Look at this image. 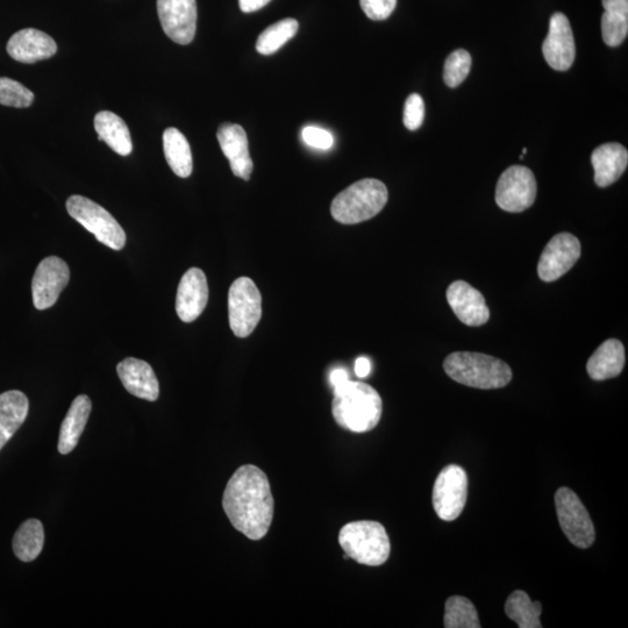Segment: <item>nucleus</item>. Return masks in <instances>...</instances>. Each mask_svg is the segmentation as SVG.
I'll return each mask as SVG.
<instances>
[{"label":"nucleus","mask_w":628,"mask_h":628,"mask_svg":"<svg viewBox=\"0 0 628 628\" xmlns=\"http://www.w3.org/2000/svg\"><path fill=\"white\" fill-rule=\"evenodd\" d=\"M542 54L549 67L566 71L572 68L576 57V45L572 26L565 14L556 12L549 21V30Z\"/></svg>","instance_id":"4468645a"},{"label":"nucleus","mask_w":628,"mask_h":628,"mask_svg":"<svg viewBox=\"0 0 628 628\" xmlns=\"http://www.w3.org/2000/svg\"><path fill=\"white\" fill-rule=\"evenodd\" d=\"M298 32V21L284 19L263 31L256 42V51L262 55H271L280 51Z\"/></svg>","instance_id":"c85d7f7f"},{"label":"nucleus","mask_w":628,"mask_h":628,"mask_svg":"<svg viewBox=\"0 0 628 628\" xmlns=\"http://www.w3.org/2000/svg\"><path fill=\"white\" fill-rule=\"evenodd\" d=\"M537 192V180L532 171L523 166H512L499 177L496 203L506 212H524L534 204Z\"/></svg>","instance_id":"9d476101"},{"label":"nucleus","mask_w":628,"mask_h":628,"mask_svg":"<svg viewBox=\"0 0 628 628\" xmlns=\"http://www.w3.org/2000/svg\"><path fill=\"white\" fill-rule=\"evenodd\" d=\"M164 33L178 45H189L197 30L196 0H157Z\"/></svg>","instance_id":"f8f14e48"},{"label":"nucleus","mask_w":628,"mask_h":628,"mask_svg":"<svg viewBox=\"0 0 628 628\" xmlns=\"http://www.w3.org/2000/svg\"><path fill=\"white\" fill-rule=\"evenodd\" d=\"M591 163L595 169V182L598 187H610L622 177L627 168V149L617 142L604 144L592 153Z\"/></svg>","instance_id":"aec40b11"},{"label":"nucleus","mask_w":628,"mask_h":628,"mask_svg":"<svg viewBox=\"0 0 628 628\" xmlns=\"http://www.w3.org/2000/svg\"><path fill=\"white\" fill-rule=\"evenodd\" d=\"M6 51L21 63H35L51 59L57 52L56 42L45 32L35 28H25L14 33L7 42Z\"/></svg>","instance_id":"a211bd4d"},{"label":"nucleus","mask_w":628,"mask_h":628,"mask_svg":"<svg viewBox=\"0 0 628 628\" xmlns=\"http://www.w3.org/2000/svg\"><path fill=\"white\" fill-rule=\"evenodd\" d=\"M262 297L258 287L248 277H240L228 292V317L232 331L239 338H247L260 323Z\"/></svg>","instance_id":"0eeeda50"},{"label":"nucleus","mask_w":628,"mask_h":628,"mask_svg":"<svg viewBox=\"0 0 628 628\" xmlns=\"http://www.w3.org/2000/svg\"><path fill=\"white\" fill-rule=\"evenodd\" d=\"M555 506L562 531L573 545L584 549L594 544V523L573 490L561 488L556 491Z\"/></svg>","instance_id":"6e6552de"},{"label":"nucleus","mask_w":628,"mask_h":628,"mask_svg":"<svg viewBox=\"0 0 628 628\" xmlns=\"http://www.w3.org/2000/svg\"><path fill=\"white\" fill-rule=\"evenodd\" d=\"M425 119L424 99L418 94H412L406 99L404 105V125L410 131H417L423 125Z\"/></svg>","instance_id":"473e14b6"},{"label":"nucleus","mask_w":628,"mask_h":628,"mask_svg":"<svg viewBox=\"0 0 628 628\" xmlns=\"http://www.w3.org/2000/svg\"><path fill=\"white\" fill-rule=\"evenodd\" d=\"M70 280L68 264L57 256L42 260L35 270L32 281V296L35 309L52 308Z\"/></svg>","instance_id":"9b49d317"},{"label":"nucleus","mask_w":628,"mask_h":628,"mask_svg":"<svg viewBox=\"0 0 628 628\" xmlns=\"http://www.w3.org/2000/svg\"><path fill=\"white\" fill-rule=\"evenodd\" d=\"M625 347L619 340L603 342L591 355L587 370L594 381H605L622 374L625 367Z\"/></svg>","instance_id":"412c9836"},{"label":"nucleus","mask_w":628,"mask_h":628,"mask_svg":"<svg viewBox=\"0 0 628 628\" xmlns=\"http://www.w3.org/2000/svg\"><path fill=\"white\" fill-rule=\"evenodd\" d=\"M164 156L171 170L178 177L187 178L192 174L194 162L189 142L177 128H167L163 133Z\"/></svg>","instance_id":"393cba45"},{"label":"nucleus","mask_w":628,"mask_h":628,"mask_svg":"<svg viewBox=\"0 0 628 628\" xmlns=\"http://www.w3.org/2000/svg\"><path fill=\"white\" fill-rule=\"evenodd\" d=\"M223 508L235 530L251 540L266 537L275 508L267 475L253 465L240 467L226 485Z\"/></svg>","instance_id":"f257e3e1"},{"label":"nucleus","mask_w":628,"mask_h":628,"mask_svg":"<svg viewBox=\"0 0 628 628\" xmlns=\"http://www.w3.org/2000/svg\"><path fill=\"white\" fill-rule=\"evenodd\" d=\"M385 184L373 178L356 182L333 199L332 217L340 224L355 225L377 216L387 204Z\"/></svg>","instance_id":"20e7f679"},{"label":"nucleus","mask_w":628,"mask_h":628,"mask_svg":"<svg viewBox=\"0 0 628 628\" xmlns=\"http://www.w3.org/2000/svg\"><path fill=\"white\" fill-rule=\"evenodd\" d=\"M527 153V148L523 149V154L525 155Z\"/></svg>","instance_id":"58836bf2"},{"label":"nucleus","mask_w":628,"mask_h":628,"mask_svg":"<svg viewBox=\"0 0 628 628\" xmlns=\"http://www.w3.org/2000/svg\"><path fill=\"white\" fill-rule=\"evenodd\" d=\"M117 373L124 388L131 395L148 402H155L159 398V381L146 361L127 358L119 363Z\"/></svg>","instance_id":"6ab92c4d"},{"label":"nucleus","mask_w":628,"mask_h":628,"mask_svg":"<svg viewBox=\"0 0 628 628\" xmlns=\"http://www.w3.org/2000/svg\"><path fill=\"white\" fill-rule=\"evenodd\" d=\"M444 623L446 628L481 627L475 605L461 596H453L446 602Z\"/></svg>","instance_id":"c756f323"},{"label":"nucleus","mask_w":628,"mask_h":628,"mask_svg":"<svg viewBox=\"0 0 628 628\" xmlns=\"http://www.w3.org/2000/svg\"><path fill=\"white\" fill-rule=\"evenodd\" d=\"M360 4L369 19L382 21L395 11L397 0H360Z\"/></svg>","instance_id":"72a5a7b5"},{"label":"nucleus","mask_w":628,"mask_h":628,"mask_svg":"<svg viewBox=\"0 0 628 628\" xmlns=\"http://www.w3.org/2000/svg\"><path fill=\"white\" fill-rule=\"evenodd\" d=\"M67 211L85 230L94 234L103 245L120 251L126 245V233L112 214L91 199L71 196L67 201Z\"/></svg>","instance_id":"423d86ee"},{"label":"nucleus","mask_w":628,"mask_h":628,"mask_svg":"<svg viewBox=\"0 0 628 628\" xmlns=\"http://www.w3.org/2000/svg\"><path fill=\"white\" fill-rule=\"evenodd\" d=\"M444 368L452 380L470 388L501 389L512 380L509 365L494 356L482 353H453L447 356Z\"/></svg>","instance_id":"7ed1b4c3"},{"label":"nucleus","mask_w":628,"mask_h":628,"mask_svg":"<svg viewBox=\"0 0 628 628\" xmlns=\"http://www.w3.org/2000/svg\"><path fill=\"white\" fill-rule=\"evenodd\" d=\"M302 139L306 145L320 149V151H327V149H331L334 145L332 133L316 126L303 128Z\"/></svg>","instance_id":"f704fd0d"},{"label":"nucleus","mask_w":628,"mask_h":628,"mask_svg":"<svg viewBox=\"0 0 628 628\" xmlns=\"http://www.w3.org/2000/svg\"><path fill=\"white\" fill-rule=\"evenodd\" d=\"M44 525L38 519H28L21 524L13 537V552L23 562H31L38 558L44 548Z\"/></svg>","instance_id":"bb28decb"},{"label":"nucleus","mask_w":628,"mask_h":628,"mask_svg":"<svg viewBox=\"0 0 628 628\" xmlns=\"http://www.w3.org/2000/svg\"><path fill=\"white\" fill-rule=\"evenodd\" d=\"M333 389L332 415L339 426L354 433H366L380 423L383 403L373 387L348 380Z\"/></svg>","instance_id":"f03ea898"},{"label":"nucleus","mask_w":628,"mask_h":628,"mask_svg":"<svg viewBox=\"0 0 628 628\" xmlns=\"http://www.w3.org/2000/svg\"><path fill=\"white\" fill-rule=\"evenodd\" d=\"M470 54L465 49H458L447 57L444 70V80L449 88L459 87L465 82L471 69Z\"/></svg>","instance_id":"2f4dec72"},{"label":"nucleus","mask_w":628,"mask_h":628,"mask_svg":"<svg viewBox=\"0 0 628 628\" xmlns=\"http://www.w3.org/2000/svg\"><path fill=\"white\" fill-rule=\"evenodd\" d=\"M339 544L349 559L361 565L378 567L388 561L390 539L382 524L361 520L341 528Z\"/></svg>","instance_id":"39448f33"},{"label":"nucleus","mask_w":628,"mask_h":628,"mask_svg":"<svg viewBox=\"0 0 628 628\" xmlns=\"http://www.w3.org/2000/svg\"><path fill=\"white\" fill-rule=\"evenodd\" d=\"M447 301L463 324L482 326L488 323L490 311L480 291L465 281H456L449 285Z\"/></svg>","instance_id":"dca6fc26"},{"label":"nucleus","mask_w":628,"mask_h":628,"mask_svg":"<svg viewBox=\"0 0 628 628\" xmlns=\"http://www.w3.org/2000/svg\"><path fill=\"white\" fill-rule=\"evenodd\" d=\"M270 3V0H239L240 9L244 13H253Z\"/></svg>","instance_id":"c9c22d12"},{"label":"nucleus","mask_w":628,"mask_h":628,"mask_svg":"<svg viewBox=\"0 0 628 628\" xmlns=\"http://www.w3.org/2000/svg\"><path fill=\"white\" fill-rule=\"evenodd\" d=\"M603 6V40L609 47H618L628 34V0H603Z\"/></svg>","instance_id":"a878e982"},{"label":"nucleus","mask_w":628,"mask_h":628,"mask_svg":"<svg viewBox=\"0 0 628 628\" xmlns=\"http://www.w3.org/2000/svg\"><path fill=\"white\" fill-rule=\"evenodd\" d=\"M92 409L90 398L87 395L77 396L61 425L59 445L60 454L67 455L74 451L88 424Z\"/></svg>","instance_id":"5701e85b"},{"label":"nucleus","mask_w":628,"mask_h":628,"mask_svg":"<svg viewBox=\"0 0 628 628\" xmlns=\"http://www.w3.org/2000/svg\"><path fill=\"white\" fill-rule=\"evenodd\" d=\"M33 102L34 94L31 90L11 78L0 77V104L16 107V109H26Z\"/></svg>","instance_id":"7c9ffc66"},{"label":"nucleus","mask_w":628,"mask_h":628,"mask_svg":"<svg viewBox=\"0 0 628 628\" xmlns=\"http://www.w3.org/2000/svg\"><path fill=\"white\" fill-rule=\"evenodd\" d=\"M505 613L519 628H541V604L532 602L525 591L512 592L505 604Z\"/></svg>","instance_id":"cd10ccee"},{"label":"nucleus","mask_w":628,"mask_h":628,"mask_svg":"<svg viewBox=\"0 0 628 628\" xmlns=\"http://www.w3.org/2000/svg\"><path fill=\"white\" fill-rule=\"evenodd\" d=\"M371 371V362L367 358H359L355 362V374L360 378H366Z\"/></svg>","instance_id":"e433bc0d"},{"label":"nucleus","mask_w":628,"mask_h":628,"mask_svg":"<svg viewBox=\"0 0 628 628\" xmlns=\"http://www.w3.org/2000/svg\"><path fill=\"white\" fill-rule=\"evenodd\" d=\"M217 138L233 174L242 180H251L253 161L249 154L247 134L240 125L225 123L219 127Z\"/></svg>","instance_id":"f3484780"},{"label":"nucleus","mask_w":628,"mask_h":628,"mask_svg":"<svg viewBox=\"0 0 628 628\" xmlns=\"http://www.w3.org/2000/svg\"><path fill=\"white\" fill-rule=\"evenodd\" d=\"M209 301V284L204 271L190 268L178 285L176 312L184 323L195 321L206 308Z\"/></svg>","instance_id":"2eb2a0df"},{"label":"nucleus","mask_w":628,"mask_h":628,"mask_svg":"<svg viewBox=\"0 0 628 628\" xmlns=\"http://www.w3.org/2000/svg\"><path fill=\"white\" fill-rule=\"evenodd\" d=\"M348 380L349 376L345 369H335L332 371L330 376V381L333 388L338 387V385L345 383Z\"/></svg>","instance_id":"4c0bfd02"},{"label":"nucleus","mask_w":628,"mask_h":628,"mask_svg":"<svg viewBox=\"0 0 628 628\" xmlns=\"http://www.w3.org/2000/svg\"><path fill=\"white\" fill-rule=\"evenodd\" d=\"M95 130L98 139L104 141L112 151L121 156L130 155L133 151V142L130 130L123 119L110 111L97 113Z\"/></svg>","instance_id":"b1692460"},{"label":"nucleus","mask_w":628,"mask_h":628,"mask_svg":"<svg viewBox=\"0 0 628 628\" xmlns=\"http://www.w3.org/2000/svg\"><path fill=\"white\" fill-rule=\"evenodd\" d=\"M30 402L24 392L10 390L0 395V451L25 423Z\"/></svg>","instance_id":"4be33fe9"},{"label":"nucleus","mask_w":628,"mask_h":628,"mask_svg":"<svg viewBox=\"0 0 628 628\" xmlns=\"http://www.w3.org/2000/svg\"><path fill=\"white\" fill-rule=\"evenodd\" d=\"M581 256L580 240L570 233H560L548 242L538 264L544 282H554L567 274Z\"/></svg>","instance_id":"ddd939ff"},{"label":"nucleus","mask_w":628,"mask_h":628,"mask_svg":"<svg viewBox=\"0 0 628 628\" xmlns=\"http://www.w3.org/2000/svg\"><path fill=\"white\" fill-rule=\"evenodd\" d=\"M468 497V476L460 466H447L439 474L433 489V506L440 519L453 522L465 509Z\"/></svg>","instance_id":"1a4fd4ad"}]
</instances>
